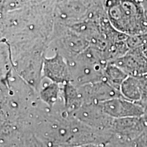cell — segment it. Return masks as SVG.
Masks as SVG:
<instances>
[{"label":"cell","mask_w":147,"mask_h":147,"mask_svg":"<svg viewBox=\"0 0 147 147\" xmlns=\"http://www.w3.org/2000/svg\"><path fill=\"white\" fill-rule=\"evenodd\" d=\"M103 111L113 119L140 118L146 113V109L139 102L129 101L123 97H116L100 103Z\"/></svg>","instance_id":"cell-2"},{"label":"cell","mask_w":147,"mask_h":147,"mask_svg":"<svg viewBox=\"0 0 147 147\" xmlns=\"http://www.w3.org/2000/svg\"><path fill=\"white\" fill-rule=\"evenodd\" d=\"M108 4V17L118 30L130 34L145 30L146 22L144 12L135 0H109Z\"/></svg>","instance_id":"cell-1"},{"label":"cell","mask_w":147,"mask_h":147,"mask_svg":"<svg viewBox=\"0 0 147 147\" xmlns=\"http://www.w3.org/2000/svg\"><path fill=\"white\" fill-rule=\"evenodd\" d=\"M129 76H139L147 74V57L144 52L135 50L111 62Z\"/></svg>","instance_id":"cell-3"},{"label":"cell","mask_w":147,"mask_h":147,"mask_svg":"<svg viewBox=\"0 0 147 147\" xmlns=\"http://www.w3.org/2000/svg\"><path fill=\"white\" fill-rule=\"evenodd\" d=\"M63 97L65 106L67 110L74 111L83 105V102L78 89L74 87L70 82L64 84Z\"/></svg>","instance_id":"cell-6"},{"label":"cell","mask_w":147,"mask_h":147,"mask_svg":"<svg viewBox=\"0 0 147 147\" xmlns=\"http://www.w3.org/2000/svg\"><path fill=\"white\" fill-rule=\"evenodd\" d=\"M140 91L141 93V100L139 103L146 109L147 108V74L136 76Z\"/></svg>","instance_id":"cell-9"},{"label":"cell","mask_w":147,"mask_h":147,"mask_svg":"<svg viewBox=\"0 0 147 147\" xmlns=\"http://www.w3.org/2000/svg\"><path fill=\"white\" fill-rule=\"evenodd\" d=\"M120 91L126 100L134 102H139L141 100V93L136 77L128 76L123 82Z\"/></svg>","instance_id":"cell-7"},{"label":"cell","mask_w":147,"mask_h":147,"mask_svg":"<svg viewBox=\"0 0 147 147\" xmlns=\"http://www.w3.org/2000/svg\"><path fill=\"white\" fill-rule=\"evenodd\" d=\"M43 73L46 78L53 82L64 84L71 82L68 64L59 54L53 57L45 59L43 63Z\"/></svg>","instance_id":"cell-4"},{"label":"cell","mask_w":147,"mask_h":147,"mask_svg":"<svg viewBox=\"0 0 147 147\" xmlns=\"http://www.w3.org/2000/svg\"><path fill=\"white\" fill-rule=\"evenodd\" d=\"M128 76L126 73L113 63L106 65L104 69V80L119 91H120L123 82Z\"/></svg>","instance_id":"cell-5"},{"label":"cell","mask_w":147,"mask_h":147,"mask_svg":"<svg viewBox=\"0 0 147 147\" xmlns=\"http://www.w3.org/2000/svg\"><path fill=\"white\" fill-rule=\"evenodd\" d=\"M59 91V84L52 82L42 90L40 97L44 102L51 106L58 99Z\"/></svg>","instance_id":"cell-8"},{"label":"cell","mask_w":147,"mask_h":147,"mask_svg":"<svg viewBox=\"0 0 147 147\" xmlns=\"http://www.w3.org/2000/svg\"><path fill=\"white\" fill-rule=\"evenodd\" d=\"M76 147H102V146H101L100 145H97L94 144H89L81 145V146H76Z\"/></svg>","instance_id":"cell-10"}]
</instances>
